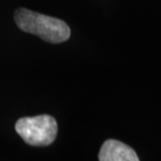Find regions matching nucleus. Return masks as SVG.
Wrapping results in <instances>:
<instances>
[{"mask_svg":"<svg viewBox=\"0 0 161 161\" xmlns=\"http://www.w3.org/2000/svg\"><path fill=\"white\" fill-rule=\"evenodd\" d=\"M98 159L101 161H138L135 151L118 140L108 139L102 146Z\"/></svg>","mask_w":161,"mask_h":161,"instance_id":"obj_3","label":"nucleus"},{"mask_svg":"<svg viewBox=\"0 0 161 161\" xmlns=\"http://www.w3.org/2000/svg\"><path fill=\"white\" fill-rule=\"evenodd\" d=\"M17 133L25 142L34 147L49 146L58 134V124L49 115L20 118L15 125Z\"/></svg>","mask_w":161,"mask_h":161,"instance_id":"obj_2","label":"nucleus"},{"mask_svg":"<svg viewBox=\"0 0 161 161\" xmlns=\"http://www.w3.org/2000/svg\"><path fill=\"white\" fill-rule=\"evenodd\" d=\"M15 21L21 31L36 35L49 43L65 42L70 37V28L64 21L26 8L16 11Z\"/></svg>","mask_w":161,"mask_h":161,"instance_id":"obj_1","label":"nucleus"}]
</instances>
